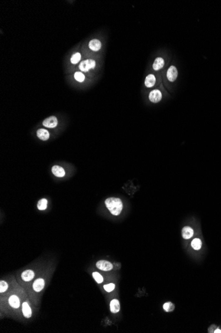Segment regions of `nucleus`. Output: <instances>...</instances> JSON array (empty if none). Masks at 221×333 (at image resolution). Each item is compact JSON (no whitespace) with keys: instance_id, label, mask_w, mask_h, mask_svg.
Returning a JSON list of instances; mask_svg holds the SVG:
<instances>
[{"instance_id":"nucleus-10","label":"nucleus","mask_w":221,"mask_h":333,"mask_svg":"<svg viewBox=\"0 0 221 333\" xmlns=\"http://www.w3.org/2000/svg\"><path fill=\"white\" fill-rule=\"evenodd\" d=\"M37 136L41 140L46 141L49 139L50 133L47 130L44 129H40L37 131Z\"/></svg>"},{"instance_id":"nucleus-4","label":"nucleus","mask_w":221,"mask_h":333,"mask_svg":"<svg viewBox=\"0 0 221 333\" xmlns=\"http://www.w3.org/2000/svg\"><path fill=\"white\" fill-rule=\"evenodd\" d=\"M43 125L47 128H49V129H53V128L56 127L58 125L57 118L54 116H51L47 118L43 122Z\"/></svg>"},{"instance_id":"nucleus-11","label":"nucleus","mask_w":221,"mask_h":333,"mask_svg":"<svg viewBox=\"0 0 221 333\" xmlns=\"http://www.w3.org/2000/svg\"><path fill=\"white\" fill-rule=\"evenodd\" d=\"M164 65H165V61H164V59L162 57H157L155 59V61H154V62L152 65V67L154 71H159L163 67Z\"/></svg>"},{"instance_id":"nucleus-24","label":"nucleus","mask_w":221,"mask_h":333,"mask_svg":"<svg viewBox=\"0 0 221 333\" xmlns=\"http://www.w3.org/2000/svg\"><path fill=\"white\" fill-rule=\"evenodd\" d=\"M8 289V284L4 281H1L0 282V293H2L6 292Z\"/></svg>"},{"instance_id":"nucleus-17","label":"nucleus","mask_w":221,"mask_h":333,"mask_svg":"<svg viewBox=\"0 0 221 333\" xmlns=\"http://www.w3.org/2000/svg\"><path fill=\"white\" fill-rule=\"evenodd\" d=\"M52 172L54 176L57 177H64L65 176V171L63 168L59 166H54L52 168Z\"/></svg>"},{"instance_id":"nucleus-1","label":"nucleus","mask_w":221,"mask_h":333,"mask_svg":"<svg viewBox=\"0 0 221 333\" xmlns=\"http://www.w3.org/2000/svg\"><path fill=\"white\" fill-rule=\"evenodd\" d=\"M105 203L109 211L113 216H119L121 213L123 205L121 199L117 198H109L106 199Z\"/></svg>"},{"instance_id":"nucleus-7","label":"nucleus","mask_w":221,"mask_h":333,"mask_svg":"<svg viewBox=\"0 0 221 333\" xmlns=\"http://www.w3.org/2000/svg\"><path fill=\"white\" fill-rule=\"evenodd\" d=\"M89 48L93 51H98L101 48V42L99 39H91L89 42Z\"/></svg>"},{"instance_id":"nucleus-26","label":"nucleus","mask_w":221,"mask_h":333,"mask_svg":"<svg viewBox=\"0 0 221 333\" xmlns=\"http://www.w3.org/2000/svg\"><path fill=\"white\" fill-rule=\"evenodd\" d=\"M214 333H221V330H220V329H215L214 331Z\"/></svg>"},{"instance_id":"nucleus-18","label":"nucleus","mask_w":221,"mask_h":333,"mask_svg":"<svg viewBox=\"0 0 221 333\" xmlns=\"http://www.w3.org/2000/svg\"><path fill=\"white\" fill-rule=\"evenodd\" d=\"M81 55L80 53H79V52L75 53L74 54H73L72 55H71V59H70V62H71V64L76 65V64H78L80 62V61L81 60Z\"/></svg>"},{"instance_id":"nucleus-2","label":"nucleus","mask_w":221,"mask_h":333,"mask_svg":"<svg viewBox=\"0 0 221 333\" xmlns=\"http://www.w3.org/2000/svg\"><path fill=\"white\" fill-rule=\"evenodd\" d=\"M96 66V62L95 61L91 59H85L84 61L81 62V63L79 65V69L81 71L84 73H87L90 69H94Z\"/></svg>"},{"instance_id":"nucleus-16","label":"nucleus","mask_w":221,"mask_h":333,"mask_svg":"<svg viewBox=\"0 0 221 333\" xmlns=\"http://www.w3.org/2000/svg\"><path fill=\"white\" fill-rule=\"evenodd\" d=\"M121 309L120 303L117 299H113L110 303V310L113 313H117L119 312Z\"/></svg>"},{"instance_id":"nucleus-22","label":"nucleus","mask_w":221,"mask_h":333,"mask_svg":"<svg viewBox=\"0 0 221 333\" xmlns=\"http://www.w3.org/2000/svg\"><path fill=\"white\" fill-rule=\"evenodd\" d=\"M92 276H93L94 279H95V281L97 283L100 284L103 283V281H104V278H103L102 275L98 272H94L93 273H92Z\"/></svg>"},{"instance_id":"nucleus-13","label":"nucleus","mask_w":221,"mask_h":333,"mask_svg":"<svg viewBox=\"0 0 221 333\" xmlns=\"http://www.w3.org/2000/svg\"><path fill=\"white\" fill-rule=\"evenodd\" d=\"M34 277H35L34 271L30 269H28V270L23 271L21 274V279L24 281H27V282L31 281L34 278Z\"/></svg>"},{"instance_id":"nucleus-23","label":"nucleus","mask_w":221,"mask_h":333,"mask_svg":"<svg viewBox=\"0 0 221 333\" xmlns=\"http://www.w3.org/2000/svg\"><path fill=\"white\" fill-rule=\"evenodd\" d=\"M163 308L164 311H166V312L172 311L174 309V305L173 303H172L171 302H168V303H166L165 304L163 305Z\"/></svg>"},{"instance_id":"nucleus-9","label":"nucleus","mask_w":221,"mask_h":333,"mask_svg":"<svg viewBox=\"0 0 221 333\" xmlns=\"http://www.w3.org/2000/svg\"><path fill=\"white\" fill-rule=\"evenodd\" d=\"M182 237L185 239H189L193 237L194 234L193 229L189 226H185L182 231Z\"/></svg>"},{"instance_id":"nucleus-20","label":"nucleus","mask_w":221,"mask_h":333,"mask_svg":"<svg viewBox=\"0 0 221 333\" xmlns=\"http://www.w3.org/2000/svg\"><path fill=\"white\" fill-rule=\"evenodd\" d=\"M74 77L75 80L76 81L79 82V83H83V82L85 81V76L84 74L82 72H80V71H77V72H76L74 73Z\"/></svg>"},{"instance_id":"nucleus-21","label":"nucleus","mask_w":221,"mask_h":333,"mask_svg":"<svg viewBox=\"0 0 221 333\" xmlns=\"http://www.w3.org/2000/svg\"><path fill=\"white\" fill-rule=\"evenodd\" d=\"M48 201L47 199H41L39 201L37 204V208L39 210H44L47 208Z\"/></svg>"},{"instance_id":"nucleus-15","label":"nucleus","mask_w":221,"mask_h":333,"mask_svg":"<svg viewBox=\"0 0 221 333\" xmlns=\"http://www.w3.org/2000/svg\"><path fill=\"white\" fill-rule=\"evenodd\" d=\"M22 312L25 318H30L32 316V311L28 303L25 302L22 305Z\"/></svg>"},{"instance_id":"nucleus-8","label":"nucleus","mask_w":221,"mask_h":333,"mask_svg":"<svg viewBox=\"0 0 221 333\" xmlns=\"http://www.w3.org/2000/svg\"><path fill=\"white\" fill-rule=\"evenodd\" d=\"M44 285H45L44 280L42 278H39L35 281V282L33 285V288L35 291L40 292L44 289Z\"/></svg>"},{"instance_id":"nucleus-6","label":"nucleus","mask_w":221,"mask_h":333,"mask_svg":"<svg viewBox=\"0 0 221 333\" xmlns=\"http://www.w3.org/2000/svg\"><path fill=\"white\" fill-rule=\"evenodd\" d=\"M96 267L101 271H109L113 269V265L109 261L100 260L97 262Z\"/></svg>"},{"instance_id":"nucleus-14","label":"nucleus","mask_w":221,"mask_h":333,"mask_svg":"<svg viewBox=\"0 0 221 333\" xmlns=\"http://www.w3.org/2000/svg\"><path fill=\"white\" fill-rule=\"evenodd\" d=\"M9 304L14 309H18L20 306V299L16 295H12L9 299Z\"/></svg>"},{"instance_id":"nucleus-3","label":"nucleus","mask_w":221,"mask_h":333,"mask_svg":"<svg viewBox=\"0 0 221 333\" xmlns=\"http://www.w3.org/2000/svg\"><path fill=\"white\" fill-rule=\"evenodd\" d=\"M149 100L153 103H158L162 99V94L161 91L158 89L152 90L148 96Z\"/></svg>"},{"instance_id":"nucleus-5","label":"nucleus","mask_w":221,"mask_h":333,"mask_svg":"<svg viewBox=\"0 0 221 333\" xmlns=\"http://www.w3.org/2000/svg\"><path fill=\"white\" fill-rule=\"evenodd\" d=\"M167 79L170 82H174L177 78L178 75V71L176 66L172 65L169 66V68L168 69L167 71Z\"/></svg>"},{"instance_id":"nucleus-19","label":"nucleus","mask_w":221,"mask_h":333,"mask_svg":"<svg viewBox=\"0 0 221 333\" xmlns=\"http://www.w3.org/2000/svg\"><path fill=\"white\" fill-rule=\"evenodd\" d=\"M202 245V242L201 240L199 238H195L191 242V247L195 250H199L201 248Z\"/></svg>"},{"instance_id":"nucleus-25","label":"nucleus","mask_w":221,"mask_h":333,"mask_svg":"<svg viewBox=\"0 0 221 333\" xmlns=\"http://www.w3.org/2000/svg\"><path fill=\"white\" fill-rule=\"evenodd\" d=\"M104 288L107 292H109V293H110V292L113 291L115 289V285L113 284V283L107 284V285H105L104 286Z\"/></svg>"},{"instance_id":"nucleus-12","label":"nucleus","mask_w":221,"mask_h":333,"mask_svg":"<svg viewBox=\"0 0 221 333\" xmlns=\"http://www.w3.org/2000/svg\"><path fill=\"white\" fill-rule=\"evenodd\" d=\"M156 77L153 74H150L146 76V79L145 81V85L148 88H151L153 87L156 84Z\"/></svg>"}]
</instances>
